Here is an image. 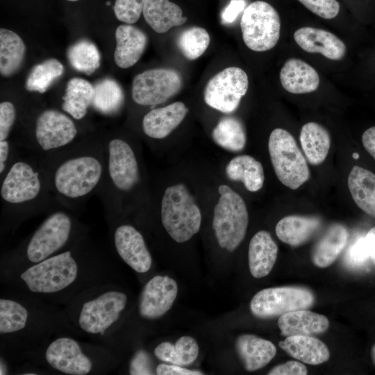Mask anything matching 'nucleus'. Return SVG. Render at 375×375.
I'll return each instance as SVG.
<instances>
[{
  "mask_svg": "<svg viewBox=\"0 0 375 375\" xmlns=\"http://www.w3.org/2000/svg\"><path fill=\"white\" fill-rule=\"evenodd\" d=\"M38 157L50 190L60 206L75 209L101 191L106 174L103 140L76 141Z\"/></svg>",
  "mask_w": 375,
  "mask_h": 375,
  "instance_id": "obj_1",
  "label": "nucleus"
},
{
  "mask_svg": "<svg viewBox=\"0 0 375 375\" xmlns=\"http://www.w3.org/2000/svg\"><path fill=\"white\" fill-rule=\"evenodd\" d=\"M0 197L6 217H26L60 206L38 157L31 153H19L0 178Z\"/></svg>",
  "mask_w": 375,
  "mask_h": 375,
  "instance_id": "obj_2",
  "label": "nucleus"
},
{
  "mask_svg": "<svg viewBox=\"0 0 375 375\" xmlns=\"http://www.w3.org/2000/svg\"><path fill=\"white\" fill-rule=\"evenodd\" d=\"M106 174L99 197L108 214L115 212L125 196L131 194L142 180L140 165L131 144L119 136L103 140Z\"/></svg>",
  "mask_w": 375,
  "mask_h": 375,
  "instance_id": "obj_3",
  "label": "nucleus"
},
{
  "mask_svg": "<svg viewBox=\"0 0 375 375\" xmlns=\"http://www.w3.org/2000/svg\"><path fill=\"white\" fill-rule=\"evenodd\" d=\"M161 222L176 242L188 241L197 233L201 224L199 208L182 183L169 186L164 192L160 206Z\"/></svg>",
  "mask_w": 375,
  "mask_h": 375,
  "instance_id": "obj_4",
  "label": "nucleus"
},
{
  "mask_svg": "<svg viewBox=\"0 0 375 375\" xmlns=\"http://www.w3.org/2000/svg\"><path fill=\"white\" fill-rule=\"evenodd\" d=\"M78 135V129L72 117L57 109L47 108L35 117L25 149L31 153L42 156L73 144Z\"/></svg>",
  "mask_w": 375,
  "mask_h": 375,
  "instance_id": "obj_5",
  "label": "nucleus"
},
{
  "mask_svg": "<svg viewBox=\"0 0 375 375\" xmlns=\"http://www.w3.org/2000/svg\"><path fill=\"white\" fill-rule=\"evenodd\" d=\"M219 198L214 208L212 228L220 247L235 251L246 235L249 215L244 201L228 185L219 187Z\"/></svg>",
  "mask_w": 375,
  "mask_h": 375,
  "instance_id": "obj_6",
  "label": "nucleus"
},
{
  "mask_svg": "<svg viewBox=\"0 0 375 375\" xmlns=\"http://www.w3.org/2000/svg\"><path fill=\"white\" fill-rule=\"evenodd\" d=\"M268 149L274 172L282 184L296 190L309 179L306 160L290 132L281 128L273 130Z\"/></svg>",
  "mask_w": 375,
  "mask_h": 375,
  "instance_id": "obj_7",
  "label": "nucleus"
},
{
  "mask_svg": "<svg viewBox=\"0 0 375 375\" xmlns=\"http://www.w3.org/2000/svg\"><path fill=\"white\" fill-rule=\"evenodd\" d=\"M240 28L246 46L262 52L274 48L281 32V19L275 8L266 1H256L243 11Z\"/></svg>",
  "mask_w": 375,
  "mask_h": 375,
  "instance_id": "obj_8",
  "label": "nucleus"
},
{
  "mask_svg": "<svg viewBox=\"0 0 375 375\" xmlns=\"http://www.w3.org/2000/svg\"><path fill=\"white\" fill-rule=\"evenodd\" d=\"M78 266L70 251L40 261L21 274L22 279L33 292L53 293L72 283Z\"/></svg>",
  "mask_w": 375,
  "mask_h": 375,
  "instance_id": "obj_9",
  "label": "nucleus"
},
{
  "mask_svg": "<svg viewBox=\"0 0 375 375\" xmlns=\"http://www.w3.org/2000/svg\"><path fill=\"white\" fill-rule=\"evenodd\" d=\"M74 224L72 216L67 210L53 211L26 245V255L29 261L38 263L65 247L70 240Z\"/></svg>",
  "mask_w": 375,
  "mask_h": 375,
  "instance_id": "obj_10",
  "label": "nucleus"
},
{
  "mask_svg": "<svg viewBox=\"0 0 375 375\" xmlns=\"http://www.w3.org/2000/svg\"><path fill=\"white\" fill-rule=\"evenodd\" d=\"M315 299L312 292L304 287L269 288L259 291L253 297L250 309L254 316L267 319L308 309L312 306Z\"/></svg>",
  "mask_w": 375,
  "mask_h": 375,
  "instance_id": "obj_11",
  "label": "nucleus"
},
{
  "mask_svg": "<svg viewBox=\"0 0 375 375\" xmlns=\"http://www.w3.org/2000/svg\"><path fill=\"white\" fill-rule=\"evenodd\" d=\"M248 87V76L242 69L227 67L208 81L203 99L210 107L222 112L231 113L238 108Z\"/></svg>",
  "mask_w": 375,
  "mask_h": 375,
  "instance_id": "obj_12",
  "label": "nucleus"
},
{
  "mask_svg": "<svg viewBox=\"0 0 375 375\" xmlns=\"http://www.w3.org/2000/svg\"><path fill=\"white\" fill-rule=\"evenodd\" d=\"M182 85V76L174 69H148L134 77L131 96L134 102L140 106H156L176 95Z\"/></svg>",
  "mask_w": 375,
  "mask_h": 375,
  "instance_id": "obj_13",
  "label": "nucleus"
},
{
  "mask_svg": "<svg viewBox=\"0 0 375 375\" xmlns=\"http://www.w3.org/2000/svg\"><path fill=\"white\" fill-rule=\"evenodd\" d=\"M126 301L124 293L108 291L85 302L79 315L80 327L89 333L103 334L119 319Z\"/></svg>",
  "mask_w": 375,
  "mask_h": 375,
  "instance_id": "obj_14",
  "label": "nucleus"
},
{
  "mask_svg": "<svg viewBox=\"0 0 375 375\" xmlns=\"http://www.w3.org/2000/svg\"><path fill=\"white\" fill-rule=\"evenodd\" d=\"M178 292L176 282L167 276H156L144 285L140 300L139 312L146 319H157L172 306Z\"/></svg>",
  "mask_w": 375,
  "mask_h": 375,
  "instance_id": "obj_15",
  "label": "nucleus"
},
{
  "mask_svg": "<svg viewBox=\"0 0 375 375\" xmlns=\"http://www.w3.org/2000/svg\"><path fill=\"white\" fill-rule=\"evenodd\" d=\"M115 247L122 259L135 272L144 273L152 264L151 256L142 235L130 224H120L114 231Z\"/></svg>",
  "mask_w": 375,
  "mask_h": 375,
  "instance_id": "obj_16",
  "label": "nucleus"
},
{
  "mask_svg": "<svg viewBox=\"0 0 375 375\" xmlns=\"http://www.w3.org/2000/svg\"><path fill=\"white\" fill-rule=\"evenodd\" d=\"M45 357L53 368L72 375L87 374L92 366L79 344L69 338H60L51 342L46 350Z\"/></svg>",
  "mask_w": 375,
  "mask_h": 375,
  "instance_id": "obj_17",
  "label": "nucleus"
},
{
  "mask_svg": "<svg viewBox=\"0 0 375 375\" xmlns=\"http://www.w3.org/2000/svg\"><path fill=\"white\" fill-rule=\"evenodd\" d=\"M294 39L305 51L319 53L332 60H341L346 54L347 47L344 42L324 29L301 27L294 32Z\"/></svg>",
  "mask_w": 375,
  "mask_h": 375,
  "instance_id": "obj_18",
  "label": "nucleus"
},
{
  "mask_svg": "<svg viewBox=\"0 0 375 375\" xmlns=\"http://www.w3.org/2000/svg\"><path fill=\"white\" fill-rule=\"evenodd\" d=\"M188 111V108L181 101L153 108L143 117L142 131L150 138L163 139L182 122Z\"/></svg>",
  "mask_w": 375,
  "mask_h": 375,
  "instance_id": "obj_19",
  "label": "nucleus"
},
{
  "mask_svg": "<svg viewBox=\"0 0 375 375\" xmlns=\"http://www.w3.org/2000/svg\"><path fill=\"white\" fill-rule=\"evenodd\" d=\"M116 47L114 60L122 69H127L142 57L148 44V37L141 29L131 24L119 25L115 31Z\"/></svg>",
  "mask_w": 375,
  "mask_h": 375,
  "instance_id": "obj_20",
  "label": "nucleus"
},
{
  "mask_svg": "<svg viewBox=\"0 0 375 375\" xmlns=\"http://www.w3.org/2000/svg\"><path fill=\"white\" fill-rule=\"evenodd\" d=\"M280 82L283 88L292 94L310 93L316 90L320 79L311 65L298 58L285 61L280 72Z\"/></svg>",
  "mask_w": 375,
  "mask_h": 375,
  "instance_id": "obj_21",
  "label": "nucleus"
},
{
  "mask_svg": "<svg viewBox=\"0 0 375 375\" xmlns=\"http://www.w3.org/2000/svg\"><path fill=\"white\" fill-rule=\"evenodd\" d=\"M278 326L283 336L314 335L324 333L329 321L323 315L301 309L281 315Z\"/></svg>",
  "mask_w": 375,
  "mask_h": 375,
  "instance_id": "obj_22",
  "label": "nucleus"
},
{
  "mask_svg": "<svg viewBox=\"0 0 375 375\" xmlns=\"http://www.w3.org/2000/svg\"><path fill=\"white\" fill-rule=\"evenodd\" d=\"M235 348L245 369L249 372L262 368L276 353V348L272 342L252 334L238 336Z\"/></svg>",
  "mask_w": 375,
  "mask_h": 375,
  "instance_id": "obj_23",
  "label": "nucleus"
},
{
  "mask_svg": "<svg viewBox=\"0 0 375 375\" xmlns=\"http://www.w3.org/2000/svg\"><path fill=\"white\" fill-rule=\"evenodd\" d=\"M278 247L269 232L260 231L251 238L248 251L249 267L256 278L267 276L277 258Z\"/></svg>",
  "mask_w": 375,
  "mask_h": 375,
  "instance_id": "obj_24",
  "label": "nucleus"
},
{
  "mask_svg": "<svg viewBox=\"0 0 375 375\" xmlns=\"http://www.w3.org/2000/svg\"><path fill=\"white\" fill-rule=\"evenodd\" d=\"M349 231L340 223L331 224L315 243L312 251V261L320 268L333 263L346 247Z\"/></svg>",
  "mask_w": 375,
  "mask_h": 375,
  "instance_id": "obj_25",
  "label": "nucleus"
},
{
  "mask_svg": "<svg viewBox=\"0 0 375 375\" xmlns=\"http://www.w3.org/2000/svg\"><path fill=\"white\" fill-rule=\"evenodd\" d=\"M320 218L314 216L289 215L277 223L275 231L278 238L292 247L308 242L319 229Z\"/></svg>",
  "mask_w": 375,
  "mask_h": 375,
  "instance_id": "obj_26",
  "label": "nucleus"
},
{
  "mask_svg": "<svg viewBox=\"0 0 375 375\" xmlns=\"http://www.w3.org/2000/svg\"><path fill=\"white\" fill-rule=\"evenodd\" d=\"M278 346L290 356L308 365L324 363L330 357L327 346L312 335L288 336Z\"/></svg>",
  "mask_w": 375,
  "mask_h": 375,
  "instance_id": "obj_27",
  "label": "nucleus"
},
{
  "mask_svg": "<svg viewBox=\"0 0 375 375\" xmlns=\"http://www.w3.org/2000/svg\"><path fill=\"white\" fill-rule=\"evenodd\" d=\"M142 14L149 26L158 33L181 26L188 19L181 8L169 0H147Z\"/></svg>",
  "mask_w": 375,
  "mask_h": 375,
  "instance_id": "obj_28",
  "label": "nucleus"
},
{
  "mask_svg": "<svg viewBox=\"0 0 375 375\" xmlns=\"http://www.w3.org/2000/svg\"><path fill=\"white\" fill-rule=\"evenodd\" d=\"M347 183L357 206L375 217V174L368 169L354 165L349 174Z\"/></svg>",
  "mask_w": 375,
  "mask_h": 375,
  "instance_id": "obj_29",
  "label": "nucleus"
},
{
  "mask_svg": "<svg viewBox=\"0 0 375 375\" xmlns=\"http://www.w3.org/2000/svg\"><path fill=\"white\" fill-rule=\"evenodd\" d=\"M94 86L87 80L73 78L69 80L62 97L61 108L75 120L83 119L92 106Z\"/></svg>",
  "mask_w": 375,
  "mask_h": 375,
  "instance_id": "obj_30",
  "label": "nucleus"
},
{
  "mask_svg": "<svg viewBox=\"0 0 375 375\" xmlns=\"http://www.w3.org/2000/svg\"><path fill=\"white\" fill-rule=\"evenodd\" d=\"M299 140L309 163L318 165L325 160L331 147V137L323 126L314 122L305 124L301 129Z\"/></svg>",
  "mask_w": 375,
  "mask_h": 375,
  "instance_id": "obj_31",
  "label": "nucleus"
},
{
  "mask_svg": "<svg viewBox=\"0 0 375 375\" xmlns=\"http://www.w3.org/2000/svg\"><path fill=\"white\" fill-rule=\"evenodd\" d=\"M226 174L231 181L242 182L250 192L258 191L264 184L262 164L249 155H240L231 159L226 167Z\"/></svg>",
  "mask_w": 375,
  "mask_h": 375,
  "instance_id": "obj_32",
  "label": "nucleus"
},
{
  "mask_svg": "<svg viewBox=\"0 0 375 375\" xmlns=\"http://www.w3.org/2000/svg\"><path fill=\"white\" fill-rule=\"evenodd\" d=\"M26 46L19 35L6 28L0 29V73L5 77L15 74L22 67Z\"/></svg>",
  "mask_w": 375,
  "mask_h": 375,
  "instance_id": "obj_33",
  "label": "nucleus"
},
{
  "mask_svg": "<svg viewBox=\"0 0 375 375\" xmlns=\"http://www.w3.org/2000/svg\"><path fill=\"white\" fill-rule=\"evenodd\" d=\"M94 93L92 108L99 113L112 116L117 114L125 101V95L121 85L114 79L106 78L94 85Z\"/></svg>",
  "mask_w": 375,
  "mask_h": 375,
  "instance_id": "obj_34",
  "label": "nucleus"
},
{
  "mask_svg": "<svg viewBox=\"0 0 375 375\" xmlns=\"http://www.w3.org/2000/svg\"><path fill=\"white\" fill-rule=\"evenodd\" d=\"M154 354L162 361L179 366H187L197 359L199 345L193 338L182 336L175 344L169 342L159 344L154 350Z\"/></svg>",
  "mask_w": 375,
  "mask_h": 375,
  "instance_id": "obj_35",
  "label": "nucleus"
},
{
  "mask_svg": "<svg viewBox=\"0 0 375 375\" xmlns=\"http://www.w3.org/2000/svg\"><path fill=\"white\" fill-rule=\"evenodd\" d=\"M214 142L224 149L238 152L247 142V135L242 122L234 117H224L219 120L212 131Z\"/></svg>",
  "mask_w": 375,
  "mask_h": 375,
  "instance_id": "obj_36",
  "label": "nucleus"
},
{
  "mask_svg": "<svg viewBox=\"0 0 375 375\" xmlns=\"http://www.w3.org/2000/svg\"><path fill=\"white\" fill-rule=\"evenodd\" d=\"M65 68L56 58H50L35 65L25 82V88L30 92H45L52 83L60 78Z\"/></svg>",
  "mask_w": 375,
  "mask_h": 375,
  "instance_id": "obj_37",
  "label": "nucleus"
},
{
  "mask_svg": "<svg viewBox=\"0 0 375 375\" xmlns=\"http://www.w3.org/2000/svg\"><path fill=\"white\" fill-rule=\"evenodd\" d=\"M70 65L77 71L90 75L100 66L99 51L92 42L81 40L72 45L67 51Z\"/></svg>",
  "mask_w": 375,
  "mask_h": 375,
  "instance_id": "obj_38",
  "label": "nucleus"
},
{
  "mask_svg": "<svg viewBox=\"0 0 375 375\" xmlns=\"http://www.w3.org/2000/svg\"><path fill=\"white\" fill-rule=\"evenodd\" d=\"M176 43L183 56L188 60H194L207 49L210 44V35L205 28L192 26L179 34Z\"/></svg>",
  "mask_w": 375,
  "mask_h": 375,
  "instance_id": "obj_39",
  "label": "nucleus"
},
{
  "mask_svg": "<svg viewBox=\"0 0 375 375\" xmlns=\"http://www.w3.org/2000/svg\"><path fill=\"white\" fill-rule=\"evenodd\" d=\"M28 312L19 303L9 299L0 300V333H8L23 329Z\"/></svg>",
  "mask_w": 375,
  "mask_h": 375,
  "instance_id": "obj_40",
  "label": "nucleus"
},
{
  "mask_svg": "<svg viewBox=\"0 0 375 375\" xmlns=\"http://www.w3.org/2000/svg\"><path fill=\"white\" fill-rule=\"evenodd\" d=\"M371 261L365 236L356 237L347 248L343 256L344 264L350 269H360Z\"/></svg>",
  "mask_w": 375,
  "mask_h": 375,
  "instance_id": "obj_41",
  "label": "nucleus"
},
{
  "mask_svg": "<svg viewBox=\"0 0 375 375\" xmlns=\"http://www.w3.org/2000/svg\"><path fill=\"white\" fill-rule=\"evenodd\" d=\"M147 0H115L114 13L116 18L127 24L138 21Z\"/></svg>",
  "mask_w": 375,
  "mask_h": 375,
  "instance_id": "obj_42",
  "label": "nucleus"
},
{
  "mask_svg": "<svg viewBox=\"0 0 375 375\" xmlns=\"http://www.w3.org/2000/svg\"><path fill=\"white\" fill-rule=\"evenodd\" d=\"M17 117L15 105L9 101L0 103V143L13 144L10 141V135L14 127Z\"/></svg>",
  "mask_w": 375,
  "mask_h": 375,
  "instance_id": "obj_43",
  "label": "nucleus"
},
{
  "mask_svg": "<svg viewBox=\"0 0 375 375\" xmlns=\"http://www.w3.org/2000/svg\"><path fill=\"white\" fill-rule=\"evenodd\" d=\"M298 1L312 12L323 19H333L340 11V4L337 0Z\"/></svg>",
  "mask_w": 375,
  "mask_h": 375,
  "instance_id": "obj_44",
  "label": "nucleus"
},
{
  "mask_svg": "<svg viewBox=\"0 0 375 375\" xmlns=\"http://www.w3.org/2000/svg\"><path fill=\"white\" fill-rule=\"evenodd\" d=\"M133 375L153 374V362L150 355L144 349H140L133 356L129 367Z\"/></svg>",
  "mask_w": 375,
  "mask_h": 375,
  "instance_id": "obj_45",
  "label": "nucleus"
},
{
  "mask_svg": "<svg viewBox=\"0 0 375 375\" xmlns=\"http://www.w3.org/2000/svg\"><path fill=\"white\" fill-rule=\"evenodd\" d=\"M307 374L308 370L306 366L294 360L275 366L267 373L269 375H306Z\"/></svg>",
  "mask_w": 375,
  "mask_h": 375,
  "instance_id": "obj_46",
  "label": "nucleus"
},
{
  "mask_svg": "<svg viewBox=\"0 0 375 375\" xmlns=\"http://www.w3.org/2000/svg\"><path fill=\"white\" fill-rule=\"evenodd\" d=\"M245 7L244 0H231L222 12V21L224 24L233 22Z\"/></svg>",
  "mask_w": 375,
  "mask_h": 375,
  "instance_id": "obj_47",
  "label": "nucleus"
},
{
  "mask_svg": "<svg viewBox=\"0 0 375 375\" xmlns=\"http://www.w3.org/2000/svg\"><path fill=\"white\" fill-rule=\"evenodd\" d=\"M158 375H201V372L176 365L160 364L156 369Z\"/></svg>",
  "mask_w": 375,
  "mask_h": 375,
  "instance_id": "obj_48",
  "label": "nucleus"
},
{
  "mask_svg": "<svg viewBox=\"0 0 375 375\" xmlns=\"http://www.w3.org/2000/svg\"><path fill=\"white\" fill-rule=\"evenodd\" d=\"M362 143L365 150L375 160V126L369 128L363 133Z\"/></svg>",
  "mask_w": 375,
  "mask_h": 375,
  "instance_id": "obj_49",
  "label": "nucleus"
},
{
  "mask_svg": "<svg viewBox=\"0 0 375 375\" xmlns=\"http://www.w3.org/2000/svg\"><path fill=\"white\" fill-rule=\"evenodd\" d=\"M371 261L375 265V226L365 235Z\"/></svg>",
  "mask_w": 375,
  "mask_h": 375,
  "instance_id": "obj_50",
  "label": "nucleus"
},
{
  "mask_svg": "<svg viewBox=\"0 0 375 375\" xmlns=\"http://www.w3.org/2000/svg\"><path fill=\"white\" fill-rule=\"evenodd\" d=\"M7 374V369L6 367L5 366L4 363L1 361V367H0V374Z\"/></svg>",
  "mask_w": 375,
  "mask_h": 375,
  "instance_id": "obj_51",
  "label": "nucleus"
},
{
  "mask_svg": "<svg viewBox=\"0 0 375 375\" xmlns=\"http://www.w3.org/2000/svg\"><path fill=\"white\" fill-rule=\"evenodd\" d=\"M371 354H372V360L374 363L375 364V344L372 348Z\"/></svg>",
  "mask_w": 375,
  "mask_h": 375,
  "instance_id": "obj_52",
  "label": "nucleus"
},
{
  "mask_svg": "<svg viewBox=\"0 0 375 375\" xmlns=\"http://www.w3.org/2000/svg\"><path fill=\"white\" fill-rule=\"evenodd\" d=\"M67 1H78V0H67Z\"/></svg>",
  "mask_w": 375,
  "mask_h": 375,
  "instance_id": "obj_53",
  "label": "nucleus"
}]
</instances>
